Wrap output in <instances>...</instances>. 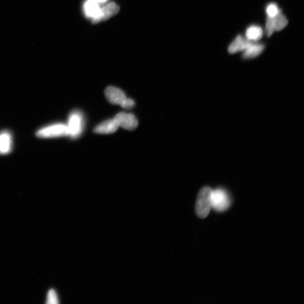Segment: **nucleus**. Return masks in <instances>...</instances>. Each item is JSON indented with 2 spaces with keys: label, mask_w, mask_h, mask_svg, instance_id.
Instances as JSON below:
<instances>
[{
  "label": "nucleus",
  "mask_w": 304,
  "mask_h": 304,
  "mask_svg": "<svg viewBox=\"0 0 304 304\" xmlns=\"http://www.w3.org/2000/svg\"><path fill=\"white\" fill-rule=\"evenodd\" d=\"M212 188L206 186L201 189L198 194L196 204V212L197 216L204 218L209 216L212 208Z\"/></svg>",
  "instance_id": "nucleus-1"
},
{
  "label": "nucleus",
  "mask_w": 304,
  "mask_h": 304,
  "mask_svg": "<svg viewBox=\"0 0 304 304\" xmlns=\"http://www.w3.org/2000/svg\"><path fill=\"white\" fill-rule=\"evenodd\" d=\"M230 199L224 189L217 188L213 190L212 194V208L218 212H225L230 206Z\"/></svg>",
  "instance_id": "nucleus-2"
},
{
  "label": "nucleus",
  "mask_w": 304,
  "mask_h": 304,
  "mask_svg": "<svg viewBox=\"0 0 304 304\" xmlns=\"http://www.w3.org/2000/svg\"><path fill=\"white\" fill-rule=\"evenodd\" d=\"M36 134L42 138H51L69 136V130L67 125L55 124L40 129Z\"/></svg>",
  "instance_id": "nucleus-3"
},
{
  "label": "nucleus",
  "mask_w": 304,
  "mask_h": 304,
  "mask_svg": "<svg viewBox=\"0 0 304 304\" xmlns=\"http://www.w3.org/2000/svg\"><path fill=\"white\" fill-rule=\"evenodd\" d=\"M84 117L80 111H74L69 117L67 127L69 136L72 138H77L82 133L84 129Z\"/></svg>",
  "instance_id": "nucleus-4"
},
{
  "label": "nucleus",
  "mask_w": 304,
  "mask_h": 304,
  "mask_svg": "<svg viewBox=\"0 0 304 304\" xmlns=\"http://www.w3.org/2000/svg\"><path fill=\"white\" fill-rule=\"evenodd\" d=\"M113 120L119 127L128 130H133L138 126V121L132 113L121 112L117 114Z\"/></svg>",
  "instance_id": "nucleus-5"
},
{
  "label": "nucleus",
  "mask_w": 304,
  "mask_h": 304,
  "mask_svg": "<svg viewBox=\"0 0 304 304\" xmlns=\"http://www.w3.org/2000/svg\"><path fill=\"white\" fill-rule=\"evenodd\" d=\"M120 7L115 2L109 3L100 9L99 14L93 19L92 23L96 24L105 21L118 13Z\"/></svg>",
  "instance_id": "nucleus-6"
},
{
  "label": "nucleus",
  "mask_w": 304,
  "mask_h": 304,
  "mask_svg": "<svg viewBox=\"0 0 304 304\" xmlns=\"http://www.w3.org/2000/svg\"><path fill=\"white\" fill-rule=\"evenodd\" d=\"M105 95L109 102L115 105H120L122 102L127 98L123 90L113 87H109L105 89Z\"/></svg>",
  "instance_id": "nucleus-7"
},
{
  "label": "nucleus",
  "mask_w": 304,
  "mask_h": 304,
  "mask_svg": "<svg viewBox=\"0 0 304 304\" xmlns=\"http://www.w3.org/2000/svg\"><path fill=\"white\" fill-rule=\"evenodd\" d=\"M252 43L248 39L239 35L230 44L228 51L230 54H234L238 52L245 51Z\"/></svg>",
  "instance_id": "nucleus-8"
},
{
  "label": "nucleus",
  "mask_w": 304,
  "mask_h": 304,
  "mask_svg": "<svg viewBox=\"0 0 304 304\" xmlns=\"http://www.w3.org/2000/svg\"><path fill=\"white\" fill-rule=\"evenodd\" d=\"M119 128L114 120H108L96 126L94 131L97 133H100V134H108V133L115 132Z\"/></svg>",
  "instance_id": "nucleus-9"
},
{
  "label": "nucleus",
  "mask_w": 304,
  "mask_h": 304,
  "mask_svg": "<svg viewBox=\"0 0 304 304\" xmlns=\"http://www.w3.org/2000/svg\"><path fill=\"white\" fill-rule=\"evenodd\" d=\"M12 137L10 132L3 131L0 133V155H7L12 148Z\"/></svg>",
  "instance_id": "nucleus-10"
},
{
  "label": "nucleus",
  "mask_w": 304,
  "mask_h": 304,
  "mask_svg": "<svg viewBox=\"0 0 304 304\" xmlns=\"http://www.w3.org/2000/svg\"><path fill=\"white\" fill-rule=\"evenodd\" d=\"M263 49H264L263 44L259 43H252L243 52V58L251 59L257 57L261 53Z\"/></svg>",
  "instance_id": "nucleus-11"
},
{
  "label": "nucleus",
  "mask_w": 304,
  "mask_h": 304,
  "mask_svg": "<svg viewBox=\"0 0 304 304\" xmlns=\"http://www.w3.org/2000/svg\"><path fill=\"white\" fill-rule=\"evenodd\" d=\"M269 18L274 31H281L287 26L288 20L282 13L281 10L275 17Z\"/></svg>",
  "instance_id": "nucleus-12"
},
{
  "label": "nucleus",
  "mask_w": 304,
  "mask_h": 304,
  "mask_svg": "<svg viewBox=\"0 0 304 304\" xmlns=\"http://www.w3.org/2000/svg\"><path fill=\"white\" fill-rule=\"evenodd\" d=\"M263 35V31L261 27L251 26L247 28L246 32V39L252 42L260 40Z\"/></svg>",
  "instance_id": "nucleus-13"
},
{
  "label": "nucleus",
  "mask_w": 304,
  "mask_h": 304,
  "mask_svg": "<svg viewBox=\"0 0 304 304\" xmlns=\"http://www.w3.org/2000/svg\"><path fill=\"white\" fill-rule=\"evenodd\" d=\"M100 9L97 2L89 0L85 5V11L88 17L94 18L99 14Z\"/></svg>",
  "instance_id": "nucleus-14"
},
{
  "label": "nucleus",
  "mask_w": 304,
  "mask_h": 304,
  "mask_svg": "<svg viewBox=\"0 0 304 304\" xmlns=\"http://www.w3.org/2000/svg\"><path fill=\"white\" fill-rule=\"evenodd\" d=\"M281 10L279 8L277 4L271 3L269 4L266 7V13L269 17H274L276 16L280 11Z\"/></svg>",
  "instance_id": "nucleus-15"
},
{
  "label": "nucleus",
  "mask_w": 304,
  "mask_h": 304,
  "mask_svg": "<svg viewBox=\"0 0 304 304\" xmlns=\"http://www.w3.org/2000/svg\"><path fill=\"white\" fill-rule=\"evenodd\" d=\"M47 304H56L59 303L57 294L53 290H51L48 292L47 298Z\"/></svg>",
  "instance_id": "nucleus-16"
},
{
  "label": "nucleus",
  "mask_w": 304,
  "mask_h": 304,
  "mask_svg": "<svg viewBox=\"0 0 304 304\" xmlns=\"http://www.w3.org/2000/svg\"><path fill=\"white\" fill-rule=\"evenodd\" d=\"M135 101L131 98H126L120 104L125 109H131L135 106Z\"/></svg>",
  "instance_id": "nucleus-17"
},
{
  "label": "nucleus",
  "mask_w": 304,
  "mask_h": 304,
  "mask_svg": "<svg viewBox=\"0 0 304 304\" xmlns=\"http://www.w3.org/2000/svg\"><path fill=\"white\" fill-rule=\"evenodd\" d=\"M91 1L98 3V2H104L106 1L107 0H91Z\"/></svg>",
  "instance_id": "nucleus-18"
}]
</instances>
